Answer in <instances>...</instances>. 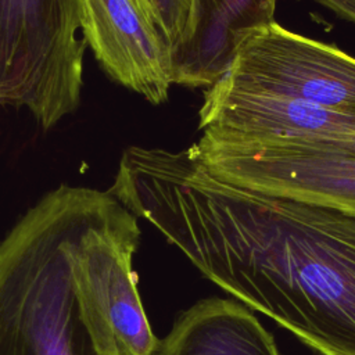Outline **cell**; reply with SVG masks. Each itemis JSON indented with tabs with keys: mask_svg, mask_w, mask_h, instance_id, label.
<instances>
[{
	"mask_svg": "<svg viewBox=\"0 0 355 355\" xmlns=\"http://www.w3.org/2000/svg\"><path fill=\"white\" fill-rule=\"evenodd\" d=\"M108 190L236 301L318 355H355V215L219 180L191 146L128 147Z\"/></svg>",
	"mask_w": 355,
	"mask_h": 355,
	"instance_id": "cell-1",
	"label": "cell"
},
{
	"mask_svg": "<svg viewBox=\"0 0 355 355\" xmlns=\"http://www.w3.org/2000/svg\"><path fill=\"white\" fill-rule=\"evenodd\" d=\"M110 190L60 184L0 240V355H153L140 227Z\"/></svg>",
	"mask_w": 355,
	"mask_h": 355,
	"instance_id": "cell-2",
	"label": "cell"
},
{
	"mask_svg": "<svg viewBox=\"0 0 355 355\" xmlns=\"http://www.w3.org/2000/svg\"><path fill=\"white\" fill-rule=\"evenodd\" d=\"M86 47L76 0H0V105L54 128L79 107Z\"/></svg>",
	"mask_w": 355,
	"mask_h": 355,
	"instance_id": "cell-3",
	"label": "cell"
},
{
	"mask_svg": "<svg viewBox=\"0 0 355 355\" xmlns=\"http://www.w3.org/2000/svg\"><path fill=\"white\" fill-rule=\"evenodd\" d=\"M191 147L219 180L355 215V148L212 130H202Z\"/></svg>",
	"mask_w": 355,
	"mask_h": 355,
	"instance_id": "cell-4",
	"label": "cell"
},
{
	"mask_svg": "<svg viewBox=\"0 0 355 355\" xmlns=\"http://www.w3.org/2000/svg\"><path fill=\"white\" fill-rule=\"evenodd\" d=\"M216 82L239 92L355 114V58L276 21L240 39L229 68Z\"/></svg>",
	"mask_w": 355,
	"mask_h": 355,
	"instance_id": "cell-5",
	"label": "cell"
},
{
	"mask_svg": "<svg viewBox=\"0 0 355 355\" xmlns=\"http://www.w3.org/2000/svg\"><path fill=\"white\" fill-rule=\"evenodd\" d=\"M82 35L103 69L154 105L175 85L173 54L133 0H76Z\"/></svg>",
	"mask_w": 355,
	"mask_h": 355,
	"instance_id": "cell-6",
	"label": "cell"
},
{
	"mask_svg": "<svg viewBox=\"0 0 355 355\" xmlns=\"http://www.w3.org/2000/svg\"><path fill=\"white\" fill-rule=\"evenodd\" d=\"M201 130L355 148V114L300 100L233 90L215 82L198 111Z\"/></svg>",
	"mask_w": 355,
	"mask_h": 355,
	"instance_id": "cell-7",
	"label": "cell"
},
{
	"mask_svg": "<svg viewBox=\"0 0 355 355\" xmlns=\"http://www.w3.org/2000/svg\"><path fill=\"white\" fill-rule=\"evenodd\" d=\"M153 355H280L255 312L236 300L209 297L182 312Z\"/></svg>",
	"mask_w": 355,
	"mask_h": 355,
	"instance_id": "cell-8",
	"label": "cell"
},
{
	"mask_svg": "<svg viewBox=\"0 0 355 355\" xmlns=\"http://www.w3.org/2000/svg\"><path fill=\"white\" fill-rule=\"evenodd\" d=\"M196 39L175 67V83L209 87L229 68L240 39L275 21L276 0H198Z\"/></svg>",
	"mask_w": 355,
	"mask_h": 355,
	"instance_id": "cell-9",
	"label": "cell"
},
{
	"mask_svg": "<svg viewBox=\"0 0 355 355\" xmlns=\"http://www.w3.org/2000/svg\"><path fill=\"white\" fill-rule=\"evenodd\" d=\"M154 3L159 32L172 50L176 67L196 39L200 3L198 0H154Z\"/></svg>",
	"mask_w": 355,
	"mask_h": 355,
	"instance_id": "cell-10",
	"label": "cell"
},
{
	"mask_svg": "<svg viewBox=\"0 0 355 355\" xmlns=\"http://www.w3.org/2000/svg\"><path fill=\"white\" fill-rule=\"evenodd\" d=\"M341 18L355 22V0H315Z\"/></svg>",
	"mask_w": 355,
	"mask_h": 355,
	"instance_id": "cell-11",
	"label": "cell"
},
{
	"mask_svg": "<svg viewBox=\"0 0 355 355\" xmlns=\"http://www.w3.org/2000/svg\"><path fill=\"white\" fill-rule=\"evenodd\" d=\"M133 1L137 6V8L140 10V12L144 15V18L159 32L158 21H157V14H155V10H154L153 4L148 0H133Z\"/></svg>",
	"mask_w": 355,
	"mask_h": 355,
	"instance_id": "cell-12",
	"label": "cell"
},
{
	"mask_svg": "<svg viewBox=\"0 0 355 355\" xmlns=\"http://www.w3.org/2000/svg\"><path fill=\"white\" fill-rule=\"evenodd\" d=\"M151 4H153V7H154V10H155V3H154V0H148ZM155 14H157V10H155ZM157 21H158V18H157ZM159 29V28H158Z\"/></svg>",
	"mask_w": 355,
	"mask_h": 355,
	"instance_id": "cell-13",
	"label": "cell"
}]
</instances>
